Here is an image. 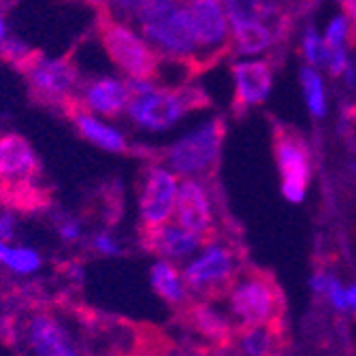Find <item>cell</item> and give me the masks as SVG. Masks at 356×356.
<instances>
[{"label":"cell","mask_w":356,"mask_h":356,"mask_svg":"<svg viewBox=\"0 0 356 356\" xmlns=\"http://www.w3.org/2000/svg\"><path fill=\"white\" fill-rule=\"evenodd\" d=\"M346 297H348V309L354 314L356 318V284H350L346 286Z\"/></svg>","instance_id":"35"},{"label":"cell","mask_w":356,"mask_h":356,"mask_svg":"<svg viewBox=\"0 0 356 356\" xmlns=\"http://www.w3.org/2000/svg\"><path fill=\"white\" fill-rule=\"evenodd\" d=\"M284 303L269 275L258 271L237 273L226 288V312L237 327L277 325Z\"/></svg>","instance_id":"3"},{"label":"cell","mask_w":356,"mask_h":356,"mask_svg":"<svg viewBox=\"0 0 356 356\" xmlns=\"http://www.w3.org/2000/svg\"><path fill=\"white\" fill-rule=\"evenodd\" d=\"M163 356H207V354L199 350H169Z\"/></svg>","instance_id":"37"},{"label":"cell","mask_w":356,"mask_h":356,"mask_svg":"<svg viewBox=\"0 0 356 356\" xmlns=\"http://www.w3.org/2000/svg\"><path fill=\"white\" fill-rule=\"evenodd\" d=\"M9 22H7V17H5V13L0 11V45H3L7 39H9Z\"/></svg>","instance_id":"36"},{"label":"cell","mask_w":356,"mask_h":356,"mask_svg":"<svg viewBox=\"0 0 356 356\" xmlns=\"http://www.w3.org/2000/svg\"><path fill=\"white\" fill-rule=\"evenodd\" d=\"M143 239H145V245L158 258H165V261H171L177 265H184L188 258H192L205 241L197 233L184 229L175 220L160 224L156 229L143 231Z\"/></svg>","instance_id":"15"},{"label":"cell","mask_w":356,"mask_h":356,"mask_svg":"<svg viewBox=\"0 0 356 356\" xmlns=\"http://www.w3.org/2000/svg\"><path fill=\"white\" fill-rule=\"evenodd\" d=\"M301 83H303V94L307 107L312 111V115L322 118L327 113V94H325V83H322V77L318 75V71L314 67H305L301 71Z\"/></svg>","instance_id":"24"},{"label":"cell","mask_w":356,"mask_h":356,"mask_svg":"<svg viewBox=\"0 0 356 356\" xmlns=\"http://www.w3.org/2000/svg\"><path fill=\"white\" fill-rule=\"evenodd\" d=\"M282 337L277 325L243 327L237 335V350L241 356H277Z\"/></svg>","instance_id":"21"},{"label":"cell","mask_w":356,"mask_h":356,"mask_svg":"<svg viewBox=\"0 0 356 356\" xmlns=\"http://www.w3.org/2000/svg\"><path fill=\"white\" fill-rule=\"evenodd\" d=\"M90 248H92L96 254H99V256H103V258H118V256L124 252L120 239H118L115 235H111L109 231H99V233H94V235L90 237Z\"/></svg>","instance_id":"28"},{"label":"cell","mask_w":356,"mask_h":356,"mask_svg":"<svg viewBox=\"0 0 356 356\" xmlns=\"http://www.w3.org/2000/svg\"><path fill=\"white\" fill-rule=\"evenodd\" d=\"M39 171V156L22 135H0V192H32Z\"/></svg>","instance_id":"10"},{"label":"cell","mask_w":356,"mask_h":356,"mask_svg":"<svg viewBox=\"0 0 356 356\" xmlns=\"http://www.w3.org/2000/svg\"><path fill=\"white\" fill-rule=\"evenodd\" d=\"M22 71L32 96L39 103L67 109L75 105L81 73L73 58L35 54Z\"/></svg>","instance_id":"6"},{"label":"cell","mask_w":356,"mask_h":356,"mask_svg":"<svg viewBox=\"0 0 356 356\" xmlns=\"http://www.w3.org/2000/svg\"><path fill=\"white\" fill-rule=\"evenodd\" d=\"M15 235H17V216L3 199H0V239L13 241Z\"/></svg>","instance_id":"31"},{"label":"cell","mask_w":356,"mask_h":356,"mask_svg":"<svg viewBox=\"0 0 356 356\" xmlns=\"http://www.w3.org/2000/svg\"><path fill=\"white\" fill-rule=\"evenodd\" d=\"M179 181L181 179L165 163H149L141 171L137 203L143 231L156 229V226L173 220Z\"/></svg>","instance_id":"8"},{"label":"cell","mask_w":356,"mask_h":356,"mask_svg":"<svg viewBox=\"0 0 356 356\" xmlns=\"http://www.w3.org/2000/svg\"><path fill=\"white\" fill-rule=\"evenodd\" d=\"M203 105V94L194 88H173L156 83L145 92L133 94L126 107V118L137 131L147 135L167 133L175 128L194 107Z\"/></svg>","instance_id":"2"},{"label":"cell","mask_w":356,"mask_h":356,"mask_svg":"<svg viewBox=\"0 0 356 356\" xmlns=\"http://www.w3.org/2000/svg\"><path fill=\"white\" fill-rule=\"evenodd\" d=\"M99 39L113 69L120 71V75L126 79L156 75L160 58L135 24L105 15L101 22Z\"/></svg>","instance_id":"5"},{"label":"cell","mask_w":356,"mask_h":356,"mask_svg":"<svg viewBox=\"0 0 356 356\" xmlns=\"http://www.w3.org/2000/svg\"><path fill=\"white\" fill-rule=\"evenodd\" d=\"M56 231L64 243H77L83 237V224L73 216H62L56 222Z\"/></svg>","instance_id":"30"},{"label":"cell","mask_w":356,"mask_h":356,"mask_svg":"<svg viewBox=\"0 0 356 356\" xmlns=\"http://www.w3.org/2000/svg\"><path fill=\"white\" fill-rule=\"evenodd\" d=\"M348 35H350V19H348L346 15H335V17L331 19V24L327 26L325 43L329 45V49L346 47Z\"/></svg>","instance_id":"29"},{"label":"cell","mask_w":356,"mask_h":356,"mask_svg":"<svg viewBox=\"0 0 356 356\" xmlns=\"http://www.w3.org/2000/svg\"><path fill=\"white\" fill-rule=\"evenodd\" d=\"M149 284L154 293L173 307L186 305L190 299V290L186 286L181 267L177 263L165 261V258H158L149 267Z\"/></svg>","instance_id":"18"},{"label":"cell","mask_w":356,"mask_h":356,"mask_svg":"<svg viewBox=\"0 0 356 356\" xmlns=\"http://www.w3.org/2000/svg\"><path fill=\"white\" fill-rule=\"evenodd\" d=\"M26 341L35 356H81L77 343L51 314H35L26 322Z\"/></svg>","instance_id":"14"},{"label":"cell","mask_w":356,"mask_h":356,"mask_svg":"<svg viewBox=\"0 0 356 356\" xmlns=\"http://www.w3.org/2000/svg\"><path fill=\"white\" fill-rule=\"evenodd\" d=\"M325 295L329 299V303L337 309V312H348V297H346V286L335 277V275H329L327 280V290Z\"/></svg>","instance_id":"32"},{"label":"cell","mask_w":356,"mask_h":356,"mask_svg":"<svg viewBox=\"0 0 356 356\" xmlns=\"http://www.w3.org/2000/svg\"><path fill=\"white\" fill-rule=\"evenodd\" d=\"M348 54L346 47H337V49H329V58H327V69L333 75H341L348 67Z\"/></svg>","instance_id":"33"},{"label":"cell","mask_w":356,"mask_h":356,"mask_svg":"<svg viewBox=\"0 0 356 356\" xmlns=\"http://www.w3.org/2000/svg\"><path fill=\"white\" fill-rule=\"evenodd\" d=\"M0 267L15 275H35L43 267V258L35 248L13 245L0 239Z\"/></svg>","instance_id":"23"},{"label":"cell","mask_w":356,"mask_h":356,"mask_svg":"<svg viewBox=\"0 0 356 356\" xmlns=\"http://www.w3.org/2000/svg\"><path fill=\"white\" fill-rule=\"evenodd\" d=\"M343 9H346V17L356 24V0H343Z\"/></svg>","instance_id":"38"},{"label":"cell","mask_w":356,"mask_h":356,"mask_svg":"<svg viewBox=\"0 0 356 356\" xmlns=\"http://www.w3.org/2000/svg\"><path fill=\"white\" fill-rule=\"evenodd\" d=\"M0 135H3V128H0Z\"/></svg>","instance_id":"40"},{"label":"cell","mask_w":356,"mask_h":356,"mask_svg":"<svg viewBox=\"0 0 356 356\" xmlns=\"http://www.w3.org/2000/svg\"><path fill=\"white\" fill-rule=\"evenodd\" d=\"M190 322H192V327L197 329L205 339L216 341V343H224L226 339L233 335V327H235L231 314L224 312L222 307H218L209 299L199 301L197 305H192Z\"/></svg>","instance_id":"19"},{"label":"cell","mask_w":356,"mask_h":356,"mask_svg":"<svg viewBox=\"0 0 356 356\" xmlns=\"http://www.w3.org/2000/svg\"><path fill=\"white\" fill-rule=\"evenodd\" d=\"M222 5L231 26L245 22H265L271 26V19L280 13L277 0H222Z\"/></svg>","instance_id":"22"},{"label":"cell","mask_w":356,"mask_h":356,"mask_svg":"<svg viewBox=\"0 0 356 356\" xmlns=\"http://www.w3.org/2000/svg\"><path fill=\"white\" fill-rule=\"evenodd\" d=\"M128 101H131V88H128V79L124 75L96 73L81 77L75 107L111 120L126 113Z\"/></svg>","instance_id":"11"},{"label":"cell","mask_w":356,"mask_h":356,"mask_svg":"<svg viewBox=\"0 0 356 356\" xmlns=\"http://www.w3.org/2000/svg\"><path fill=\"white\" fill-rule=\"evenodd\" d=\"M194 43L197 64H207L231 45V22L222 0H184Z\"/></svg>","instance_id":"9"},{"label":"cell","mask_w":356,"mask_h":356,"mask_svg":"<svg viewBox=\"0 0 356 356\" xmlns=\"http://www.w3.org/2000/svg\"><path fill=\"white\" fill-rule=\"evenodd\" d=\"M181 273L190 295L211 299L231 286L239 273V258L231 245L205 239L199 252L184 263Z\"/></svg>","instance_id":"7"},{"label":"cell","mask_w":356,"mask_h":356,"mask_svg":"<svg viewBox=\"0 0 356 356\" xmlns=\"http://www.w3.org/2000/svg\"><path fill=\"white\" fill-rule=\"evenodd\" d=\"M0 56H3L5 60H9L13 67H17L19 71L26 67V62L35 56V51L30 49V45L24 41V39H19V37H11L9 35V39L0 45Z\"/></svg>","instance_id":"27"},{"label":"cell","mask_w":356,"mask_h":356,"mask_svg":"<svg viewBox=\"0 0 356 356\" xmlns=\"http://www.w3.org/2000/svg\"><path fill=\"white\" fill-rule=\"evenodd\" d=\"M88 5H92V7H99V9H109V5L113 3V0H86Z\"/></svg>","instance_id":"39"},{"label":"cell","mask_w":356,"mask_h":356,"mask_svg":"<svg viewBox=\"0 0 356 356\" xmlns=\"http://www.w3.org/2000/svg\"><path fill=\"white\" fill-rule=\"evenodd\" d=\"M135 26L160 60L197 64V43L184 0H152Z\"/></svg>","instance_id":"1"},{"label":"cell","mask_w":356,"mask_h":356,"mask_svg":"<svg viewBox=\"0 0 356 356\" xmlns=\"http://www.w3.org/2000/svg\"><path fill=\"white\" fill-rule=\"evenodd\" d=\"M152 0H113L107 9V15L113 19H122L128 24H137L139 15L145 11V7Z\"/></svg>","instance_id":"25"},{"label":"cell","mask_w":356,"mask_h":356,"mask_svg":"<svg viewBox=\"0 0 356 356\" xmlns=\"http://www.w3.org/2000/svg\"><path fill=\"white\" fill-rule=\"evenodd\" d=\"M69 113H71V122L75 126V131L86 143L109 154H124L131 149V141H128L126 133L120 126H115L109 118L90 113L75 105L69 109Z\"/></svg>","instance_id":"16"},{"label":"cell","mask_w":356,"mask_h":356,"mask_svg":"<svg viewBox=\"0 0 356 356\" xmlns=\"http://www.w3.org/2000/svg\"><path fill=\"white\" fill-rule=\"evenodd\" d=\"M303 54H305V58H307V62L312 64V67H320V64H327L329 45L325 43V39H322L314 28H307L305 30Z\"/></svg>","instance_id":"26"},{"label":"cell","mask_w":356,"mask_h":356,"mask_svg":"<svg viewBox=\"0 0 356 356\" xmlns=\"http://www.w3.org/2000/svg\"><path fill=\"white\" fill-rule=\"evenodd\" d=\"M275 158L284 197L290 203H301L309 186V152L303 139L290 131H280L275 137Z\"/></svg>","instance_id":"12"},{"label":"cell","mask_w":356,"mask_h":356,"mask_svg":"<svg viewBox=\"0 0 356 356\" xmlns=\"http://www.w3.org/2000/svg\"><path fill=\"white\" fill-rule=\"evenodd\" d=\"M327 280H329V275H327V273H322V271H318V273L312 275L309 286H312V290H314L316 295H325V290H327Z\"/></svg>","instance_id":"34"},{"label":"cell","mask_w":356,"mask_h":356,"mask_svg":"<svg viewBox=\"0 0 356 356\" xmlns=\"http://www.w3.org/2000/svg\"><path fill=\"white\" fill-rule=\"evenodd\" d=\"M233 79H235V105L239 109L261 105L273 86L271 67L265 60H239L233 64Z\"/></svg>","instance_id":"17"},{"label":"cell","mask_w":356,"mask_h":356,"mask_svg":"<svg viewBox=\"0 0 356 356\" xmlns=\"http://www.w3.org/2000/svg\"><path fill=\"white\" fill-rule=\"evenodd\" d=\"M224 139V124L213 118L199 126L190 128L181 137H177L171 145H167L163 154V163L179 177H199L211 173L216 167Z\"/></svg>","instance_id":"4"},{"label":"cell","mask_w":356,"mask_h":356,"mask_svg":"<svg viewBox=\"0 0 356 356\" xmlns=\"http://www.w3.org/2000/svg\"><path fill=\"white\" fill-rule=\"evenodd\" d=\"M275 32L265 22H245L231 26V45L239 56H258L273 45Z\"/></svg>","instance_id":"20"},{"label":"cell","mask_w":356,"mask_h":356,"mask_svg":"<svg viewBox=\"0 0 356 356\" xmlns=\"http://www.w3.org/2000/svg\"><path fill=\"white\" fill-rule=\"evenodd\" d=\"M175 222L184 229L197 233L199 237L207 239L216 229V207L211 199V190L205 179L188 177L179 181L177 205H175Z\"/></svg>","instance_id":"13"}]
</instances>
